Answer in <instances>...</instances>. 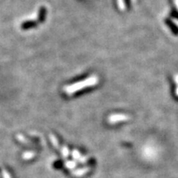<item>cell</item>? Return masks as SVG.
Returning a JSON list of instances; mask_svg holds the SVG:
<instances>
[{
    "instance_id": "52a82bcc",
    "label": "cell",
    "mask_w": 178,
    "mask_h": 178,
    "mask_svg": "<svg viewBox=\"0 0 178 178\" xmlns=\"http://www.w3.org/2000/svg\"><path fill=\"white\" fill-rule=\"evenodd\" d=\"M72 156H73V159H75V160H79L80 158H81V154H80V152L78 151V150H73L72 151Z\"/></svg>"
},
{
    "instance_id": "4fadbf2b",
    "label": "cell",
    "mask_w": 178,
    "mask_h": 178,
    "mask_svg": "<svg viewBox=\"0 0 178 178\" xmlns=\"http://www.w3.org/2000/svg\"><path fill=\"white\" fill-rule=\"evenodd\" d=\"M176 95L178 96V86H177V88H176Z\"/></svg>"
},
{
    "instance_id": "277c9868",
    "label": "cell",
    "mask_w": 178,
    "mask_h": 178,
    "mask_svg": "<svg viewBox=\"0 0 178 178\" xmlns=\"http://www.w3.org/2000/svg\"><path fill=\"white\" fill-rule=\"evenodd\" d=\"M49 139H50V141L52 143L53 146H54L55 148H57V149L60 150V145L59 143H58V140H57V138L54 135L50 134V135H49Z\"/></svg>"
},
{
    "instance_id": "7c38bea8",
    "label": "cell",
    "mask_w": 178,
    "mask_h": 178,
    "mask_svg": "<svg viewBox=\"0 0 178 178\" xmlns=\"http://www.w3.org/2000/svg\"><path fill=\"white\" fill-rule=\"evenodd\" d=\"M174 78H175V82L177 84V85H178V74L177 75H176L174 76Z\"/></svg>"
},
{
    "instance_id": "3957f363",
    "label": "cell",
    "mask_w": 178,
    "mask_h": 178,
    "mask_svg": "<svg viewBox=\"0 0 178 178\" xmlns=\"http://www.w3.org/2000/svg\"><path fill=\"white\" fill-rule=\"evenodd\" d=\"M90 171V168L89 167H83V168H80V169H77L75 171H73L72 172V175L74 176H82L84 175H85L87 172Z\"/></svg>"
},
{
    "instance_id": "9c48e42d",
    "label": "cell",
    "mask_w": 178,
    "mask_h": 178,
    "mask_svg": "<svg viewBox=\"0 0 178 178\" xmlns=\"http://www.w3.org/2000/svg\"><path fill=\"white\" fill-rule=\"evenodd\" d=\"M117 5L120 10H125L126 9V4H125V0H117Z\"/></svg>"
},
{
    "instance_id": "7a4b0ae2",
    "label": "cell",
    "mask_w": 178,
    "mask_h": 178,
    "mask_svg": "<svg viewBox=\"0 0 178 178\" xmlns=\"http://www.w3.org/2000/svg\"><path fill=\"white\" fill-rule=\"evenodd\" d=\"M130 117L125 114H112L107 117V122L109 124H117L123 121H127Z\"/></svg>"
},
{
    "instance_id": "6da1fadb",
    "label": "cell",
    "mask_w": 178,
    "mask_h": 178,
    "mask_svg": "<svg viewBox=\"0 0 178 178\" xmlns=\"http://www.w3.org/2000/svg\"><path fill=\"white\" fill-rule=\"evenodd\" d=\"M98 82H99V78L97 75H91V76L85 78L83 81L74 83L72 84H69V85H66L64 87V92L66 93V95H71L75 94V92L80 91L82 89L94 86L95 84H97Z\"/></svg>"
},
{
    "instance_id": "8fae6325",
    "label": "cell",
    "mask_w": 178,
    "mask_h": 178,
    "mask_svg": "<svg viewBox=\"0 0 178 178\" xmlns=\"http://www.w3.org/2000/svg\"><path fill=\"white\" fill-rule=\"evenodd\" d=\"M88 159H89V157L88 156H86V155H84V156H81V158L78 160L81 164H85L87 161H88Z\"/></svg>"
},
{
    "instance_id": "30bf717a",
    "label": "cell",
    "mask_w": 178,
    "mask_h": 178,
    "mask_svg": "<svg viewBox=\"0 0 178 178\" xmlns=\"http://www.w3.org/2000/svg\"><path fill=\"white\" fill-rule=\"evenodd\" d=\"M16 138H17V139H18V140H19V141H20L21 143L28 144V141H27V140L25 138V136H23V135H20V134L16 135Z\"/></svg>"
},
{
    "instance_id": "5b68a950",
    "label": "cell",
    "mask_w": 178,
    "mask_h": 178,
    "mask_svg": "<svg viewBox=\"0 0 178 178\" xmlns=\"http://www.w3.org/2000/svg\"><path fill=\"white\" fill-rule=\"evenodd\" d=\"M36 155V153L34 151H28V152H25L23 154L22 157L25 160H29V159H32L34 156Z\"/></svg>"
},
{
    "instance_id": "8992f818",
    "label": "cell",
    "mask_w": 178,
    "mask_h": 178,
    "mask_svg": "<svg viewBox=\"0 0 178 178\" xmlns=\"http://www.w3.org/2000/svg\"><path fill=\"white\" fill-rule=\"evenodd\" d=\"M76 166V162L75 161H66L65 163V167L68 168V169H73Z\"/></svg>"
},
{
    "instance_id": "ba28073f",
    "label": "cell",
    "mask_w": 178,
    "mask_h": 178,
    "mask_svg": "<svg viewBox=\"0 0 178 178\" xmlns=\"http://www.w3.org/2000/svg\"><path fill=\"white\" fill-rule=\"evenodd\" d=\"M61 154L64 157H67L69 154H70V152H69V149L66 147V146H62L61 147Z\"/></svg>"
}]
</instances>
